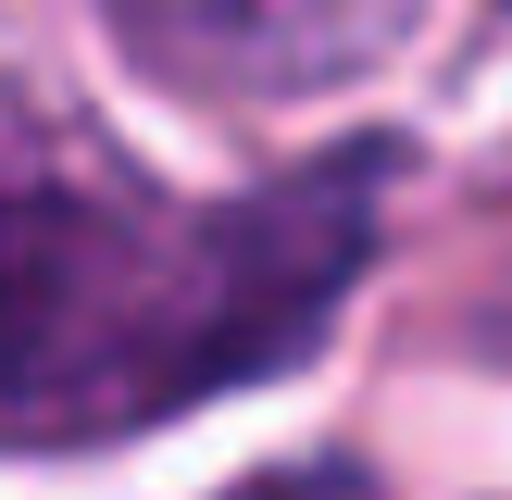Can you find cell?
Segmentation results:
<instances>
[{"mask_svg": "<svg viewBox=\"0 0 512 500\" xmlns=\"http://www.w3.org/2000/svg\"><path fill=\"white\" fill-rule=\"evenodd\" d=\"M388 163L163 200L100 138L0 113V450H88L300 363L375 250Z\"/></svg>", "mask_w": 512, "mask_h": 500, "instance_id": "6da1fadb", "label": "cell"}, {"mask_svg": "<svg viewBox=\"0 0 512 500\" xmlns=\"http://www.w3.org/2000/svg\"><path fill=\"white\" fill-rule=\"evenodd\" d=\"M425 0H113L125 50L213 100H300L388 63Z\"/></svg>", "mask_w": 512, "mask_h": 500, "instance_id": "7a4b0ae2", "label": "cell"}, {"mask_svg": "<svg viewBox=\"0 0 512 500\" xmlns=\"http://www.w3.org/2000/svg\"><path fill=\"white\" fill-rule=\"evenodd\" d=\"M238 500H375V488H363L350 463H288V475H250Z\"/></svg>", "mask_w": 512, "mask_h": 500, "instance_id": "3957f363", "label": "cell"}]
</instances>
